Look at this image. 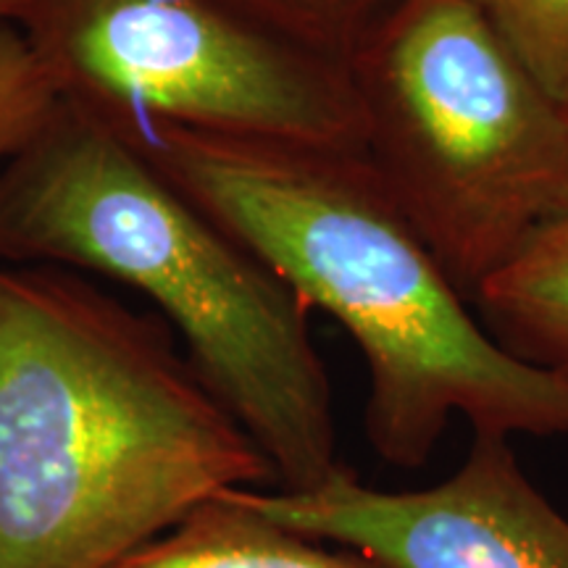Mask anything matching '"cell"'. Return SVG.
Masks as SVG:
<instances>
[{
    "instance_id": "6da1fadb",
    "label": "cell",
    "mask_w": 568,
    "mask_h": 568,
    "mask_svg": "<svg viewBox=\"0 0 568 568\" xmlns=\"http://www.w3.org/2000/svg\"><path fill=\"white\" fill-rule=\"evenodd\" d=\"M268 460L161 318L0 258V568H113Z\"/></svg>"
},
{
    "instance_id": "7a4b0ae2",
    "label": "cell",
    "mask_w": 568,
    "mask_h": 568,
    "mask_svg": "<svg viewBox=\"0 0 568 568\" xmlns=\"http://www.w3.org/2000/svg\"><path fill=\"white\" fill-rule=\"evenodd\" d=\"M119 132L351 335L368 372L366 437L385 464L422 468L456 416L474 435L568 437V379L489 335L364 153Z\"/></svg>"
},
{
    "instance_id": "3957f363",
    "label": "cell",
    "mask_w": 568,
    "mask_h": 568,
    "mask_svg": "<svg viewBox=\"0 0 568 568\" xmlns=\"http://www.w3.org/2000/svg\"><path fill=\"white\" fill-rule=\"evenodd\" d=\"M0 258L145 297L268 460L274 489H314L343 468L311 308L116 126L55 101L0 169Z\"/></svg>"
},
{
    "instance_id": "277c9868",
    "label": "cell",
    "mask_w": 568,
    "mask_h": 568,
    "mask_svg": "<svg viewBox=\"0 0 568 568\" xmlns=\"http://www.w3.org/2000/svg\"><path fill=\"white\" fill-rule=\"evenodd\" d=\"M347 69L366 161L466 297L568 209V111L474 0H395Z\"/></svg>"
},
{
    "instance_id": "5b68a950",
    "label": "cell",
    "mask_w": 568,
    "mask_h": 568,
    "mask_svg": "<svg viewBox=\"0 0 568 568\" xmlns=\"http://www.w3.org/2000/svg\"><path fill=\"white\" fill-rule=\"evenodd\" d=\"M17 27L55 98L116 130L366 148L347 61L243 0H24Z\"/></svg>"
},
{
    "instance_id": "8992f818",
    "label": "cell",
    "mask_w": 568,
    "mask_h": 568,
    "mask_svg": "<svg viewBox=\"0 0 568 568\" xmlns=\"http://www.w3.org/2000/svg\"><path fill=\"white\" fill-rule=\"evenodd\" d=\"M268 521L385 568H568V518L535 487L508 437L474 435L450 477L374 489L347 468L303 493L232 489Z\"/></svg>"
},
{
    "instance_id": "52a82bcc",
    "label": "cell",
    "mask_w": 568,
    "mask_h": 568,
    "mask_svg": "<svg viewBox=\"0 0 568 568\" xmlns=\"http://www.w3.org/2000/svg\"><path fill=\"white\" fill-rule=\"evenodd\" d=\"M113 568H385L255 514L226 489Z\"/></svg>"
},
{
    "instance_id": "ba28073f",
    "label": "cell",
    "mask_w": 568,
    "mask_h": 568,
    "mask_svg": "<svg viewBox=\"0 0 568 568\" xmlns=\"http://www.w3.org/2000/svg\"><path fill=\"white\" fill-rule=\"evenodd\" d=\"M506 351L568 379V209L471 297Z\"/></svg>"
},
{
    "instance_id": "9c48e42d",
    "label": "cell",
    "mask_w": 568,
    "mask_h": 568,
    "mask_svg": "<svg viewBox=\"0 0 568 568\" xmlns=\"http://www.w3.org/2000/svg\"><path fill=\"white\" fill-rule=\"evenodd\" d=\"M535 82L568 111V0H474Z\"/></svg>"
},
{
    "instance_id": "30bf717a",
    "label": "cell",
    "mask_w": 568,
    "mask_h": 568,
    "mask_svg": "<svg viewBox=\"0 0 568 568\" xmlns=\"http://www.w3.org/2000/svg\"><path fill=\"white\" fill-rule=\"evenodd\" d=\"M282 32L347 61L395 0H243Z\"/></svg>"
},
{
    "instance_id": "8fae6325",
    "label": "cell",
    "mask_w": 568,
    "mask_h": 568,
    "mask_svg": "<svg viewBox=\"0 0 568 568\" xmlns=\"http://www.w3.org/2000/svg\"><path fill=\"white\" fill-rule=\"evenodd\" d=\"M55 92L17 24H0V169L55 105Z\"/></svg>"
},
{
    "instance_id": "7c38bea8",
    "label": "cell",
    "mask_w": 568,
    "mask_h": 568,
    "mask_svg": "<svg viewBox=\"0 0 568 568\" xmlns=\"http://www.w3.org/2000/svg\"><path fill=\"white\" fill-rule=\"evenodd\" d=\"M24 0H0V24H17Z\"/></svg>"
}]
</instances>
